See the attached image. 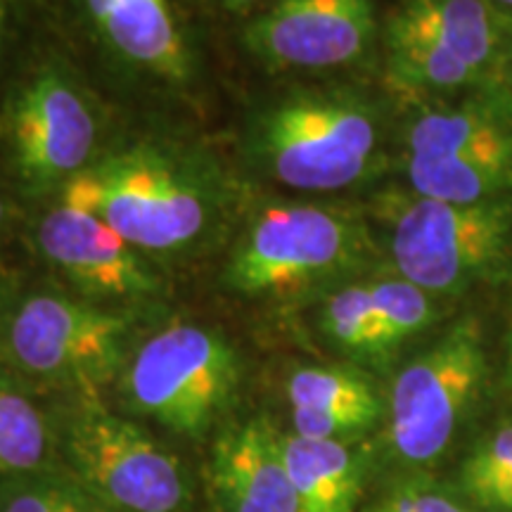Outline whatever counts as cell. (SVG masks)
Listing matches in <instances>:
<instances>
[{
	"label": "cell",
	"mask_w": 512,
	"mask_h": 512,
	"mask_svg": "<svg viewBox=\"0 0 512 512\" xmlns=\"http://www.w3.org/2000/svg\"><path fill=\"white\" fill-rule=\"evenodd\" d=\"M373 512H470L434 486L406 484L394 489Z\"/></svg>",
	"instance_id": "cb8c5ba5"
},
{
	"label": "cell",
	"mask_w": 512,
	"mask_h": 512,
	"mask_svg": "<svg viewBox=\"0 0 512 512\" xmlns=\"http://www.w3.org/2000/svg\"><path fill=\"white\" fill-rule=\"evenodd\" d=\"M387 50L389 74L408 91L484 88L512 50V12L491 0H401Z\"/></svg>",
	"instance_id": "7a4b0ae2"
},
{
	"label": "cell",
	"mask_w": 512,
	"mask_h": 512,
	"mask_svg": "<svg viewBox=\"0 0 512 512\" xmlns=\"http://www.w3.org/2000/svg\"><path fill=\"white\" fill-rule=\"evenodd\" d=\"M373 285V297L382 323L384 354L401 347L406 339L418 335L437 316L430 294L396 275L389 280H377Z\"/></svg>",
	"instance_id": "7402d4cb"
},
{
	"label": "cell",
	"mask_w": 512,
	"mask_h": 512,
	"mask_svg": "<svg viewBox=\"0 0 512 512\" xmlns=\"http://www.w3.org/2000/svg\"><path fill=\"white\" fill-rule=\"evenodd\" d=\"M363 247V228L342 211L311 204L273 207L240 242L228 283L247 294H292L347 271Z\"/></svg>",
	"instance_id": "ba28073f"
},
{
	"label": "cell",
	"mask_w": 512,
	"mask_h": 512,
	"mask_svg": "<svg viewBox=\"0 0 512 512\" xmlns=\"http://www.w3.org/2000/svg\"><path fill=\"white\" fill-rule=\"evenodd\" d=\"M380 131L373 112L347 95H299L266 119L261 152L280 183L297 190L349 188L375 162Z\"/></svg>",
	"instance_id": "8992f818"
},
{
	"label": "cell",
	"mask_w": 512,
	"mask_h": 512,
	"mask_svg": "<svg viewBox=\"0 0 512 512\" xmlns=\"http://www.w3.org/2000/svg\"><path fill=\"white\" fill-rule=\"evenodd\" d=\"M86 5L102 36L126 60L162 79H188V50L166 0H86Z\"/></svg>",
	"instance_id": "2e32d148"
},
{
	"label": "cell",
	"mask_w": 512,
	"mask_h": 512,
	"mask_svg": "<svg viewBox=\"0 0 512 512\" xmlns=\"http://www.w3.org/2000/svg\"><path fill=\"white\" fill-rule=\"evenodd\" d=\"M62 202L98 216L128 245L150 252L188 245L207 223L200 190L147 147L83 169L64 185Z\"/></svg>",
	"instance_id": "277c9868"
},
{
	"label": "cell",
	"mask_w": 512,
	"mask_h": 512,
	"mask_svg": "<svg viewBox=\"0 0 512 512\" xmlns=\"http://www.w3.org/2000/svg\"><path fill=\"white\" fill-rule=\"evenodd\" d=\"M209 489L221 512H297L283 434L271 422L249 420L216 441Z\"/></svg>",
	"instance_id": "4fadbf2b"
},
{
	"label": "cell",
	"mask_w": 512,
	"mask_h": 512,
	"mask_svg": "<svg viewBox=\"0 0 512 512\" xmlns=\"http://www.w3.org/2000/svg\"><path fill=\"white\" fill-rule=\"evenodd\" d=\"M389 202L396 271L430 297H453L510 266L512 197L453 204L413 192Z\"/></svg>",
	"instance_id": "6da1fadb"
},
{
	"label": "cell",
	"mask_w": 512,
	"mask_h": 512,
	"mask_svg": "<svg viewBox=\"0 0 512 512\" xmlns=\"http://www.w3.org/2000/svg\"><path fill=\"white\" fill-rule=\"evenodd\" d=\"M323 330L339 349L358 356H384L382 323L373 285H347L323 306Z\"/></svg>",
	"instance_id": "ffe728a7"
},
{
	"label": "cell",
	"mask_w": 512,
	"mask_h": 512,
	"mask_svg": "<svg viewBox=\"0 0 512 512\" xmlns=\"http://www.w3.org/2000/svg\"><path fill=\"white\" fill-rule=\"evenodd\" d=\"M460 477L467 496L482 508L512 512V422L477 441Z\"/></svg>",
	"instance_id": "44dd1931"
},
{
	"label": "cell",
	"mask_w": 512,
	"mask_h": 512,
	"mask_svg": "<svg viewBox=\"0 0 512 512\" xmlns=\"http://www.w3.org/2000/svg\"><path fill=\"white\" fill-rule=\"evenodd\" d=\"M88 491L72 475H36L12 482L0 501V512H76Z\"/></svg>",
	"instance_id": "603a6c76"
},
{
	"label": "cell",
	"mask_w": 512,
	"mask_h": 512,
	"mask_svg": "<svg viewBox=\"0 0 512 512\" xmlns=\"http://www.w3.org/2000/svg\"><path fill=\"white\" fill-rule=\"evenodd\" d=\"M76 512H107V510L102 508V505L95 501L91 494H88V498L79 505V508H76Z\"/></svg>",
	"instance_id": "484cf974"
},
{
	"label": "cell",
	"mask_w": 512,
	"mask_h": 512,
	"mask_svg": "<svg viewBox=\"0 0 512 512\" xmlns=\"http://www.w3.org/2000/svg\"><path fill=\"white\" fill-rule=\"evenodd\" d=\"M72 477L107 512H181L185 467L138 425L86 399L67 430Z\"/></svg>",
	"instance_id": "52a82bcc"
},
{
	"label": "cell",
	"mask_w": 512,
	"mask_h": 512,
	"mask_svg": "<svg viewBox=\"0 0 512 512\" xmlns=\"http://www.w3.org/2000/svg\"><path fill=\"white\" fill-rule=\"evenodd\" d=\"M408 183L415 195L470 204L512 197V150L470 157H408Z\"/></svg>",
	"instance_id": "ac0fdd59"
},
{
	"label": "cell",
	"mask_w": 512,
	"mask_h": 512,
	"mask_svg": "<svg viewBox=\"0 0 512 512\" xmlns=\"http://www.w3.org/2000/svg\"><path fill=\"white\" fill-rule=\"evenodd\" d=\"M491 3H496L498 8H503V10L512 12V0H491Z\"/></svg>",
	"instance_id": "83f0119b"
},
{
	"label": "cell",
	"mask_w": 512,
	"mask_h": 512,
	"mask_svg": "<svg viewBox=\"0 0 512 512\" xmlns=\"http://www.w3.org/2000/svg\"><path fill=\"white\" fill-rule=\"evenodd\" d=\"M50 432L36 403L0 375V475H31L46 463Z\"/></svg>",
	"instance_id": "d6986e66"
},
{
	"label": "cell",
	"mask_w": 512,
	"mask_h": 512,
	"mask_svg": "<svg viewBox=\"0 0 512 512\" xmlns=\"http://www.w3.org/2000/svg\"><path fill=\"white\" fill-rule=\"evenodd\" d=\"M505 384L512 392V323L508 332H505Z\"/></svg>",
	"instance_id": "d4e9b609"
},
{
	"label": "cell",
	"mask_w": 512,
	"mask_h": 512,
	"mask_svg": "<svg viewBox=\"0 0 512 512\" xmlns=\"http://www.w3.org/2000/svg\"><path fill=\"white\" fill-rule=\"evenodd\" d=\"M486 349L482 325L463 318L396 375L389 394V446L406 465L444 456L460 422L482 392Z\"/></svg>",
	"instance_id": "5b68a950"
},
{
	"label": "cell",
	"mask_w": 512,
	"mask_h": 512,
	"mask_svg": "<svg viewBox=\"0 0 512 512\" xmlns=\"http://www.w3.org/2000/svg\"><path fill=\"white\" fill-rule=\"evenodd\" d=\"M294 434L344 441L370 430L382 401L366 377L344 368H299L287 382Z\"/></svg>",
	"instance_id": "5bb4252c"
},
{
	"label": "cell",
	"mask_w": 512,
	"mask_h": 512,
	"mask_svg": "<svg viewBox=\"0 0 512 512\" xmlns=\"http://www.w3.org/2000/svg\"><path fill=\"white\" fill-rule=\"evenodd\" d=\"M38 242L43 254L86 292L126 297L152 290V275L133 247L88 211L62 202L41 221Z\"/></svg>",
	"instance_id": "7c38bea8"
},
{
	"label": "cell",
	"mask_w": 512,
	"mask_h": 512,
	"mask_svg": "<svg viewBox=\"0 0 512 512\" xmlns=\"http://www.w3.org/2000/svg\"><path fill=\"white\" fill-rule=\"evenodd\" d=\"M285 465L297 512H354L363 489V465L347 441L283 437Z\"/></svg>",
	"instance_id": "e0dca14e"
},
{
	"label": "cell",
	"mask_w": 512,
	"mask_h": 512,
	"mask_svg": "<svg viewBox=\"0 0 512 512\" xmlns=\"http://www.w3.org/2000/svg\"><path fill=\"white\" fill-rule=\"evenodd\" d=\"M230 8H245V5H252L256 0H226Z\"/></svg>",
	"instance_id": "4316f807"
},
{
	"label": "cell",
	"mask_w": 512,
	"mask_h": 512,
	"mask_svg": "<svg viewBox=\"0 0 512 512\" xmlns=\"http://www.w3.org/2000/svg\"><path fill=\"white\" fill-rule=\"evenodd\" d=\"M8 128L17 166L31 188L72 181L86 169L95 147L91 110L53 72L36 76L17 95Z\"/></svg>",
	"instance_id": "8fae6325"
},
{
	"label": "cell",
	"mask_w": 512,
	"mask_h": 512,
	"mask_svg": "<svg viewBox=\"0 0 512 512\" xmlns=\"http://www.w3.org/2000/svg\"><path fill=\"white\" fill-rule=\"evenodd\" d=\"M408 157H470L512 150V95L479 88L463 102L432 110L408 128Z\"/></svg>",
	"instance_id": "9a60e30c"
},
{
	"label": "cell",
	"mask_w": 512,
	"mask_h": 512,
	"mask_svg": "<svg viewBox=\"0 0 512 512\" xmlns=\"http://www.w3.org/2000/svg\"><path fill=\"white\" fill-rule=\"evenodd\" d=\"M375 34L370 0H278L245 31L254 55L280 69H330L366 53Z\"/></svg>",
	"instance_id": "30bf717a"
},
{
	"label": "cell",
	"mask_w": 512,
	"mask_h": 512,
	"mask_svg": "<svg viewBox=\"0 0 512 512\" xmlns=\"http://www.w3.org/2000/svg\"><path fill=\"white\" fill-rule=\"evenodd\" d=\"M124 335L126 320L117 313L36 294L15 311L5 339L19 370L95 399L100 384L117 373Z\"/></svg>",
	"instance_id": "9c48e42d"
},
{
	"label": "cell",
	"mask_w": 512,
	"mask_h": 512,
	"mask_svg": "<svg viewBox=\"0 0 512 512\" xmlns=\"http://www.w3.org/2000/svg\"><path fill=\"white\" fill-rule=\"evenodd\" d=\"M238 382V354L226 337L204 325L174 323L136 351L124 394L140 415L197 439L230 406Z\"/></svg>",
	"instance_id": "3957f363"
}]
</instances>
